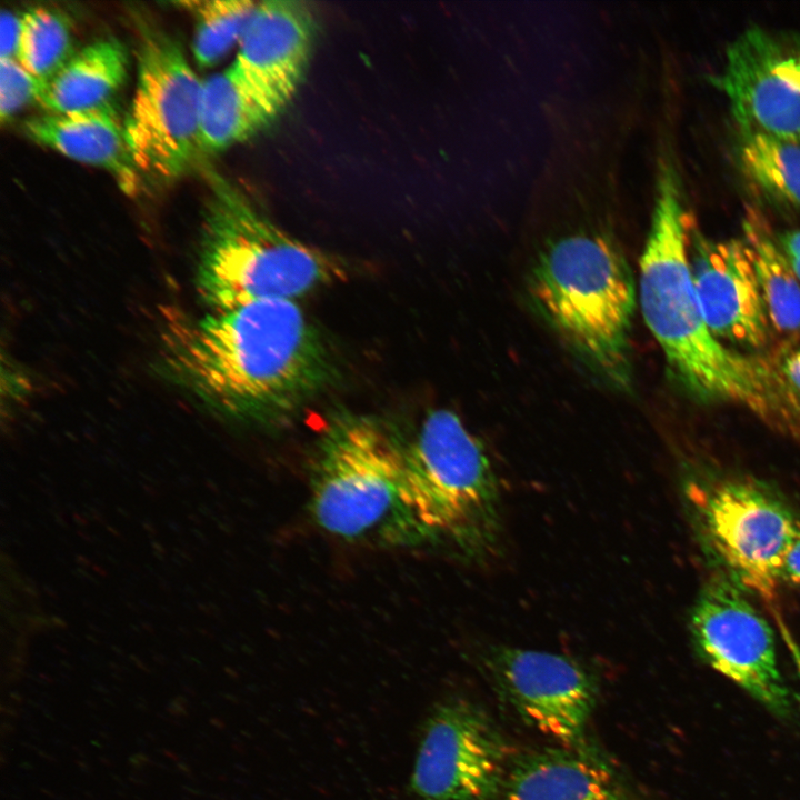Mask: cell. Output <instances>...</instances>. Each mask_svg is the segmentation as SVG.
Returning a JSON list of instances; mask_svg holds the SVG:
<instances>
[{
	"instance_id": "8",
	"label": "cell",
	"mask_w": 800,
	"mask_h": 800,
	"mask_svg": "<svg viewBox=\"0 0 800 800\" xmlns=\"http://www.w3.org/2000/svg\"><path fill=\"white\" fill-rule=\"evenodd\" d=\"M688 496L708 542L732 579L772 600L800 520L770 490L748 479L691 483Z\"/></svg>"
},
{
	"instance_id": "2",
	"label": "cell",
	"mask_w": 800,
	"mask_h": 800,
	"mask_svg": "<svg viewBox=\"0 0 800 800\" xmlns=\"http://www.w3.org/2000/svg\"><path fill=\"white\" fill-rule=\"evenodd\" d=\"M681 184L673 166L660 164L654 206L640 259L639 302L680 386L703 402L742 406L783 427L794 412L778 369L727 348L709 329L694 289Z\"/></svg>"
},
{
	"instance_id": "21",
	"label": "cell",
	"mask_w": 800,
	"mask_h": 800,
	"mask_svg": "<svg viewBox=\"0 0 800 800\" xmlns=\"http://www.w3.org/2000/svg\"><path fill=\"white\" fill-rule=\"evenodd\" d=\"M68 19L49 8H32L21 14L17 60L42 83L73 54Z\"/></svg>"
},
{
	"instance_id": "15",
	"label": "cell",
	"mask_w": 800,
	"mask_h": 800,
	"mask_svg": "<svg viewBox=\"0 0 800 800\" xmlns=\"http://www.w3.org/2000/svg\"><path fill=\"white\" fill-rule=\"evenodd\" d=\"M503 800H641L609 764L584 748L524 756L510 770Z\"/></svg>"
},
{
	"instance_id": "20",
	"label": "cell",
	"mask_w": 800,
	"mask_h": 800,
	"mask_svg": "<svg viewBox=\"0 0 800 800\" xmlns=\"http://www.w3.org/2000/svg\"><path fill=\"white\" fill-rule=\"evenodd\" d=\"M744 242L750 249L756 274L771 324L780 332L800 330V281L764 224L747 220Z\"/></svg>"
},
{
	"instance_id": "9",
	"label": "cell",
	"mask_w": 800,
	"mask_h": 800,
	"mask_svg": "<svg viewBox=\"0 0 800 800\" xmlns=\"http://www.w3.org/2000/svg\"><path fill=\"white\" fill-rule=\"evenodd\" d=\"M511 768L510 747L497 723L478 704L453 698L427 718L411 790L421 800H493Z\"/></svg>"
},
{
	"instance_id": "18",
	"label": "cell",
	"mask_w": 800,
	"mask_h": 800,
	"mask_svg": "<svg viewBox=\"0 0 800 800\" xmlns=\"http://www.w3.org/2000/svg\"><path fill=\"white\" fill-rule=\"evenodd\" d=\"M280 113L232 63L203 81L200 106L202 152L243 142Z\"/></svg>"
},
{
	"instance_id": "14",
	"label": "cell",
	"mask_w": 800,
	"mask_h": 800,
	"mask_svg": "<svg viewBox=\"0 0 800 800\" xmlns=\"http://www.w3.org/2000/svg\"><path fill=\"white\" fill-rule=\"evenodd\" d=\"M314 36V18L306 3L260 1L239 42L233 64L281 112L301 84Z\"/></svg>"
},
{
	"instance_id": "26",
	"label": "cell",
	"mask_w": 800,
	"mask_h": 800,
	"mask_svg": "<svg viewBox=\"0 0 800 800\" xmlns=\"http://www.w3.org/2000/svg\"><path fill=\"white\" fill-rule=\"evenodd\" d=\"M776 241L800 281V229L779 233Z\"/></svg>"
},
{
	"instance_id": "13",
	"label": "cell",
	"mask_w": 800,
	"mask_h": 800,
	"mask_svg": "<svg viewBox=\"0 0 800 800\" xmlns=\"http://www.w3.org/2000/svg\"><path fill=\"white\" fill-rule=\"evenodd\" d=\"M691 270L711 332L732 344L759 349L769 340V318L752 257L741 240L696 239Z\"/></svg>"
},
{
	"instance_id": "27",
	"label": "cell",
	"mask_w": 800,
	"mask_h": 800,
	"mask_svg": "<svg viewBox=\"0 0 800 800\" xmlns=\"http://www.w3.org/2000/svg\"><path fill=\"white\" fill-rule=\"evenodd\" d=\"M781 578L800 586V530L786 553Z\"/></svg>"
},
{
	"instance_id": "16",
	"label": "cell",
	"mask_w": 800,
	"mask_h": 800,
	"mask_svg": "<svg viewBox=\"0 0 800 800\" xmlns=\"http://www.w3.org/2000/svg\"><path fill=\"white\" fill-rule=\"evenodd\" d=\"M26 133L37 143L68 158L108 171L127 194H136L142 176L132 157L124 128L113 103L101 108L48 113L29 119Z\"/></svg>"
},
{
	"instance_id": "17",
	"label": "cell",
	"mask_w": 800,
	"mask_h": 800,
	"mask_svg": "<svg viewBox=\"0 0 800 800\" xmlns=\"http://www.w3.org/2000/svg\"><path fill=\"white\" fill-rule=\"evenodd\" d=\"M128 53L114 38L96 40L79 51L48 80L37 101L49 113H70L112 103L128 73Z\"/></svg>"
},
{
	"instance_id": "24",
	"label": "cell",
	"mask_w": 800,
	"mask_h": 800,
	"mask_svg": "<svg viewBox=\"0 0 800 800\" xmlns=\"http://www.w3.org/2000/svg\"><path fill=\"white\" fill-rule=\"evenodd\" d=\"M777 369L786 397L793 411L800 417V349L783 356Z\"/></svg>"
},
{
	"instance_id": "10",
	"label": "cell",
	"mask_w": 800,
	"mask_h": 800,
	"mask_svg": "<svg viewBox=\"0 0 800 800\" xmlns=\"http://www.w3.org/2000/svg\"><path fill=\"white\" fill-rule=\"evenodd\" d=\"M739 586L724 574L704 584L690 618L693 644L714 670L773 714L787 717L790 698L772 629Z\"/></svg>"
},
{
	"instance_id": "22",
	"label": "cell",
	"mask_w": 800,
	"mask_h": 800,
	"mask_svg": "<svg viewBox=\"0 0 800 800\" xmlns=\"http://www.w3.org/2000/svg\"><path fill=\"white\" fill-rule=\"evenodd\" d=\"M258 2L251 0H204L186 2L196 20L192 51L202 68L216 64L239 44Z\"/></svg>"
},
{
	"instance_id": "4",
	"label": "cell",
	"mask_w": 800,
	"mask_h": 800,
	"mask_svg": "<svg viewBox=\"0 0 800 800\" xmlns=\"http://www.w3.org/2000/svg\"><path fill=\"white\" fill-rule=\"evenodd\" d=\"M536 310L596 373L620 390L632 381L636 284L613 241L573 234L547 247L528 278Z\"/></svg>"
},
{
	"instance_id": "1",
	"label": "cell",
	"mask_w": 800,
	"mask_h": 800,
	"mask_svg": "<svg viewBox=\"0 0 800 800\" xmlns=\"http://www.w3.org/2000/svg\"><path fill=\"white\" fill-rule=\"evenodd\" d=\"M166 367L179 382L232 418L269 421L318 391L329 361L293 300H266L193 319L164 311Z\"/></svg>"
},
{
	"instance_id": "25",
	"label": "cell",
	"mask_w": 800,
	"mask_h": 800,
	"mask_svg": "<svg viewBox=\"0 0 800 800\" xmlns=\"http://www.w3.org/2000/svg\"><path fill=\"white\" fill-rule=\"evenodd\" d=\"M0 26V57L1 59H17L21 32V16L10 10H2Z\"/></svg>"
},
{
	"instance_id": "7",
	"label": "cell",
	"mask_w": 800,
	"mask_h": 800,
	"mask_svg": "<svg viewBox=\"0 0 800 800\" xmlns=\"http://www.w3.org/2000/svg\"><path fill=\"white\" fill-rule=\"evenodd\" d=\"M137 86L124 120L127 140L143 178L170 182L201 148L202 84L179 42L159 30L143 32Z\"/></svg>"
},
{
	"instance_id": "5",
	"label": "cell",
	"mask_w": 800,
	"mask_h": 800,
	"mask_svg": "<svg viewBox=\"0 0 800 800\" xmlns=\"http://www.w3.org/2000/svg\"><path fill=\"white\" fill-rule=\"evenodd\" d=\"M404 506L418 533L451 542L472 558L501 539L500 491L490 459L452 411L438 409L406 446Z\"/></svg>"
},
{
	"instance_id": "3",
	"label": "cell",
	"mask_w": 800,
	"mask_h": 800,
	"mask_svg": "<svg viewBox=\"0 0 800 800\" xmlns=\"http://www.w3.org/2000/svg\"><path fill=\"white\" fill-rule=\"evenodd\" d=\"M344 274L336 258L281 229L223 176L209 174L197 287L211 311L296 301Z\"/></svg>"
},
{
	"instance_id": "11",
	"label": "cell",
	"mask_w": 800,
	"mask_h": 800,
	"mask_svg": "<svg viewBox=\"0 0 800 800\" xmlns=\"http://www.w3.org/2000/svg\"><path fill=\"white\" fill-rule=\"evenodd\" d=\"M482 669L498 694L529 726L563 747L584 748L598 699L592 672L567 656L503 644L482 654Z\"/></svg>"
},
{
	"instance_id": "19",
	"label": "cell",
	"mask_w": 800,
	"mask_h": 800,
	"mask_svg": "<svg viewBox=\"0 0 800 800\" xmlns=\"http://www.w3.org/2000/svg\"><path fill=\"white\" fill-rule=\"evenodd\" d=\"M741 172L771 200L800 209V144L748 127H738Z\"/></svg>"
},
{
	"instance_id": "23",
	"label": "cell",
	"mask_w": 800,
	"mask_h": 800,
	"mask_svg": "<svg viewBox=\"0 0 800 800\" xmlns=\"http://www.w3.org/2000/svg\"><path fill=\"white\" fill-rule=\"evenodd\" d=\"M42 82L17 59H0V119L9 121L19 110L37 100Z\"/></svg>"
},
{
	"instance_id": "6",
	"label": "cell",
	"mask_w": 800,
	"mask_h": 800,
	"mask_svg": "<svg viewBox=\"0 0 800 800\" xmlns=\"http://www.w3.org/2000/svg\"><path fill=\"white\" fill-rule=\"evenodd\" d=\"M406 446L373 418L346 416L320 439L309 507L326 532L348 539L414 530L404 506Z\"/></svg>"
},
{
	"instance_id": "12",
	"label": "cell",
	"mask_w": 800,
	"mask_h": 800,
	"mask_svg": "<svg viewBox=\"0 0 800 800\" xmlns=\"http://www.w3.org/2000/svg\"><path fill=\"white\" fill-rule=\"evenodd\" d=\"M738 127L800 144V37L752 26L727 47L711 77Z\"/></svg>"
}]
</instances>
